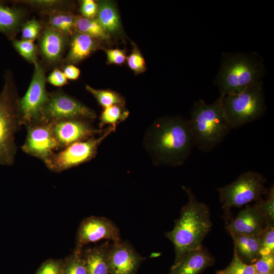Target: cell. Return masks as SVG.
Returning a JSON list of instances; mask_svg holds the SVG:
<instances>
[{"label":"cell","mask_w":274,"mask_h":274,"mask_svg":"<svg viewBox=\"0 0 274 274\" xmlns=\"http://www.w3.org/2000/svg\"><path fill=\"white\" fill-rule=\"evenodd\" d=\"M144 145L155 165H183L194 146L189 120L179 116L158 118L147 131Z\"/></svg>","instance_id":"1"},{"label":"cell","mask_w":274,"mask_h":274,"mask_svg":"<svg viewBox=\"0 0 274 274\" xmlns=\"http://www.w3.org/2000/svg\"><path fill=\"white\" fill-rule=\"evenodd\" d=\"M184 189L188 201L182 208L173 229L165 233L175 249V262L171 268L177 266L189 252L202 247L203 241L212 227L208 205L198 201L190 189Z\"/></svg>","instance_id":"2"},{"label":"cell","mask_w":274,"mask_h":274,"mask_svg":"<svg viewBox=\"0 0 274 274\" xmlns=\"http://www.w3.org/2000/svg\"><path fill=\"white\" fill-rule=\"evenodd\" d=\"M194 146L204 152L212 151L231 129L225 118L220 96L212 104L194 103L189 120Z\"/></svg>","instance_id":"3"},{"label":"cell","mask_w":274,"mask_h":274,"mask_svg":"<svg viewBox=\"0 0 274 274\" xmlns=\"http://www.w3.org/2000/svg\"><path fill=\"white\" fill-rule=\"evenodd\" d=\"M264 73L263 63L255 55L227 54L216 83L220 95L238 93L261 81Z\"/></svg>","instance_id":"4"},{"label":"cell","mask_w":274,"mask_h":274,"mask_svg":"<svg viewBox=\"0 0 274 274\" xmlns=\"http://www.w3.org/2000/svg\"><path fill=\"white\" fill-rule=\"evenodd\" d=\"M0 93V165H11L15 161L17 148L15 136L21 125L18 114L16 89L12 74L7 71Z\"/></svg>","instance_id":"5"},{"label":"cell","mask_w":274,"mask_h":274,"mask_svg":"<svg viewBox=\"0 0 274 274\" xmlns=\"http://www.w3.org/2000/svg\"><path fill=\"white\" fill-rule=\"evenodd\" d=\"M220 96L225 118L231 129L257 120L265 112L262 81L238 93Z\"/></svg>","instance_id":"6"},{"label":"cell","mask_w":274,"mask_h":274,"mask_svg":"<svg viewBox=\"0 0 274 274\" xmlns=\"http://www.w3.org/2000/svg\"><path fill=\"white\" fill-rule=\"evenodd\" d=\"M266 181L260 173L249 170L242 173L230 184L218 188L224 219L229 221L232 207L239 208L250 202L262 199V195L268 191L264 186Z\"/></svg>","instance_id":"7"},{"label":"cell","mask_w":274,"mask_h":274,"mask_svg":"<svg viewBox=\"0 0 274 274\" xmlns=\"http://www.w3.org/2000/svg\"><path fill=\"white\" fill-rule=\"evenodd\" d=\"M109 126L100 135L71 144L54 153L43 162L50 170L61 173L88 162L96 156L101 142L116 128Z\"/></svg>","instance_id":"8"},{"label":"cell","mask_w":274,"mask_h":274,"mask_svg":"<svg viewBox=\"0 0 274 274\" xmlns=\"http://www.w3.org/2000/svg\"><path fill=\"white\" fill-rule=\"evenodd\" d=\"M95 112L75 98L62 91L49 93L48 99L35 122L50 124L65 119H94Z\"/></svg>","instance_id":"9"},{"label":"cell","mask_w":274,"mask_h":274,"mask_svg":"<svg viewBox=\"0 0 274 274\" xmlns=\"http://www.w3.org/2000/svg\"><path fill=\"white\" fill-rule=\"evenodd\" d=\"M34 66L28 88L18 101L20 123L25 126L37 120L49 94L46 88L47 79L43 66L38 61L34 64Z\"/></svg>","instance_id":"10"},{"label":"cell","mask_w":274,"mask_h":274,"mask_svg":"<svg viewBox=\"0 0 274 274\" xmlns=\"http://www.w3.org/2000/svg\"><path fill=\"white\" fill-rule=\"evenodd\" d=\"M103 239L113 242L121 241L119 228L112 220L106 217H88L79 225L74 250L81 252L86 245Z\"/></svg>","instance_id":"11"},{"label":"cell","mask_w":274,"mask_h":274,"mask_svg":"<svg viewBox=\"0 0 274 274\" xmlns=\"http://www.w3.org/2000/svg\"><path fill=\"white\" fill-rule=\"evenodd\" d=\"M27 133L21 147L24 152L43 161L61 149L49 123L34 122L26 126Z\"/></svg>","instance_id":"12"},{"label":"cell","mask_w":274,"mask_h":274,"mask_svg":"<svg viewBox=\"0 0 274 274\" xmlns=\"http://www.w3.org/2000/svg\"><path fill=\"white\" fill-rule=\"evenodd\" d=\"M61 149L74 143L101 134L104 130L95 129L87 120L65 119L50 124Z\"/></svg>","instance_id":"13"},{"label":"cell","mask_w":274,"mask_h":274,"mask_svg":"<svg viewBox=\"0 0 274 274\" xmlns=\"http://www.w3.org/2000/svg\"><path fill=\"white\" fill-rule=\"evenodd\" d=\"M144 260L127 242L121 240L110 245L109 258L110 274H136Z\"/></svg>","instance_id":"14"},{"label":"cell","mask_w":274,"mask_h":274,"mask_svg":"<svg viewBox=\"0 0 274 274\" xmlns=\"http://www.w3.org/2000/svg\"><path fill=\"white\" fill-rule=\"evenodd\" d=\"M268 225L255 203L241 211L235 218L228 223L226 229L230 234L260 235Z\"/></svg>","instance_id":"15"},{"label":"cell","mask_w":274,"mask_h":274,"mask_svg":"<svg viewBox=\"0 0 274 274\" xmlns=\"http://www.w3.org/2000/svg\"><path fill=\"white\" fill-rule=\"evenodd\" d=\"M41 35L39 48L43 57L49 63L58 62L65 49L68 36L50 26L46 27Z\"/></svg>","instance_id":"16"},{"label":"cell","mask_w":274,"mask_h":274,"mask_svg":"<svg viewBox=\"0 0 274 274\" xmlns=\"http://www.w3.org/2000/svg\"><path fill=\"white\" fill-rule=\"evenodd\" d=\"M215 262L213 256L205 248L189 252L169 274H199Z\"/></svg>","instance_id":"17"},{"label":"cell","mask_w":274,"mask_h":274,"mask_svg":"<svg viewBox=\"0 0 274 274\" xmlns=\"http://www.w3.org/2000/svg\"><path fill=\"white\" fill-rule=\"evenodd\" d=\"M110 241L82 251L87 274H110L109 268Z\"/></svg>","instance_id":"18"},{"label":"cell","mask_w":274,"mask_h":274,"mask_svg":"<svg viewBox=\"0 0 274 274\" xmlns=\"http://www.w3.org/2000/svg\"><path fill=\"white\" fill-rule=\"evenodd\" d=\"M96 39L76 32L72 35L65 61L68 64L78 63L88 57L97 47Z\"/></svg>","instance_id":"19"},{"label":"cell","mask_w":274,"mask_h":274,"mask_svg":"<svg viewBox=\"0 0 274 274\" xmlns=\"http://www.w3.org/2000/svg\"><path fill=\"white\" fill-rule=\"evenodd\" d=\"M233 239L234 249L243 261L254 263L260 257V235L230 234Z\"/></svg>","instance_id":"20"},{"label":"cell","mask_w":274,"mask_h":274,"mask_svg":"<svg viewBox=\"0 0 274 274\" xmlns=\"http://www.w3.org/2000/svg\"><path fill=\"white\" fill-rule=\"evenodd\" d=\"M97 3L98 11L96 19L110 36L119 32L121 21L114 3L110 1H99Z\"/></svg>","instance_id":"21"},{"label":"cell","mask_w":274,"mask_h":274,"mask_svg":"<svg viewBox=\"0 0 274 274\" xmlns=\"http://www.w3.org/2000/svg\"><path fill=\"white\" fill-rule=\"evenodd\" d=\"M22 16L19 9L0 2V32L13 39L21 25Z\"/></svg>","instance_id":"22"},{"label":"cell","mask_w":274,"mask_h":274,"mask_svg":"<svg viewBox=\"0 0 274 274\" xmlns=\"http://www.w3.org/2000/svg\"><path fill=\"white\" fill-rule=\"evenodd\" d=\"M75 30L96 40H108L110 35L96 18H88L82 15L75 16Z\"/></svg>","instance_id":"23"},{"label":"cell","mask_w":274,"mask_h":274,"mask_svg":"<svg viewBox=\"0 0 274 274\" xmlns=\"http://www.w3.org/2000/svg\"><path fill=\"white\" fill-rule=\"evenodd\" d=\"M75 16L70 12L54 10L49 12V26L66 35H73L75 30Z\"/></svg>","instance_id":"24"},{"label":"cell","mask_w":274,"mask_h":274,"mask_svg":"<svg viewBox=\"0 0 274 274\" xmlns=\"http://www.w3.org/2000/svg\"><path fill=\"white\" fill-rule=\"evenodd\" d=\"M86 89L104 108L115 105L124 106L125 104L124 98L115 91L109 89H96L89 85H86Z\"/></svg>","instance_id":"25"},{"label":"cell","mask_w":274,"mask_h":274,"mask_svg":"<svg viewBox=\"0 0 274 274\" xmlns=\"http://www.w3.org/2000/svg\"><path fill=\"white\" fill-rule=\"evenodd\" d=\"M128 115L129 112L124 109V106L115 105L104 108L99 117V128L101 129L107 124L117 126Z\"/></svg>","instance_id":"26"},{"label":"cell","mask_w":274,"mask_h":274,"mask_svg":"<svg viewBox=\"0 0 274 274\" xmlns=\"http://www.w3.org/2000/svg\"><path fill=\"white\" fill-rule=\"evenodd\" d=\"M63 260L62 274H87L82 251L77 252L73 250Z\"/></svg>","instance_id":"27"},{"label":"cell","mask_w":274,"mask_h":274,"mask_svg":"<svg viewBox=\"0 0 274 274\" xmlns=\"http://www.w3.org/2000/svg\"><path fill=\"white\" fill-rule=\"evenodd\" d=\"M257 272L253 264H248L243 261L234 249L232 260L225 268L218 270L217 274H256Z\"/></svg>","instance_id":"28"},{"label":"cell","mask_w":274,"mask_h":274,"mask_svg":"<svg viewBox=\"0 0 274 274\" xmlns=\"http://www.w3.org/2000/svg\"><path fill=\"white\" fill-rule=\"evenodd\" d=\"M12 44L16 51L26 60L35 64L37 61V48L33 41L13 39Z\"/></svg>","instance_id":"29"},{"label":"cell","mask_w":274,"mask_h":274,"mask_svg":"<svg viewBox=\"0 0 274 274\" xmlns=\"http://www.w3.org/2000/svg\"><path fill=\"white\" fill-rule=\"evenodd\" d=\"M268 196L265 200L261 199L256 202L261 213L268 224L274 222V188L271 186L267 192Z\"/></svg>","instance_id":"30"},{"label":"cell","mask_w":274,"mask_h":274,"mask_svg":"<svg viewBox=\"0 0 274 274\" xmlns=\"http://www.w3.org/2000/svg\"><path fill=\"white\" fill-rule=\"evenodd\" d=\"M260 237V255L274 254L273 224L268 225Z\"/></svg>","instance_id":"31"},{"label":"cell","mask_w":274,"mask_h":274,"mask_svg":"<svg viewBox=\"0 0 274 274\" xmlns=\"http://www.w3.org/2000/svg\"><path fill=\"white\" fill-rule=\"evenodd\" d=\"M63 266V259H47L40 265L35 274H62Z\"/></svg>","instance_id":"32"},{"label":"cell","mask_w":274,"mask_h":274,"mask_svg":"<svg viewBox=\"0 0 274 274\" xmlns=\"http://www.w3.org/2000/svg\"><path fill=\"white\" fill-rule=\"evenodd\" d=\"M126 60L128 67L136 74L141 73L145 71L146 62L138 48H133L131 53L126 58Z\"/></svg>","instance_id":"33"},{"label":"cell","mask_w":274,"mask_h":274,"mask_svg":"<svg viewBox=\"0 0 274 274\" xmlns=\"http://www.w3.org/2000/svg\"><path fill=\"white\" fill-rule=\"evenodd\" d=\"M42 29L40 22L36 20H30L21 27V34L23 39L33 41L38 38Z\"/></svg>","instance_id":"34"},{"label":"cell","mask_w":274,"mask_h":274,"mask_svg":"<svg viewBox=\"0 0 274 274\" xmlns=\"http://www.w3.org/2000/svg\"><path fill=\"white\" fill-rule=\"evenodd\" d=\"M257 272L268 273L274 271V254L260 256L253 264Z\"/></svg>","instance_id":"35"},{"label":"cell","mask_w":274,"mask_h":274,"mask_svg":"<svg viewBox=\"0 0 274 274\" xmlns=\"http://www.w3.org/2000/svg\"><path fill=\"white\" fill-rule=\"evenodd\" d=\"M22 2L33 7L47 10H51L50 12L58 10L64 3L63 1L56 0L25 1Z\"/></svg>","instance_id":"36"},{"label":"cell","mask_w":274,"mask_h":274,"mask_svg":"<svg viewBox=\"0 0 274 274\" xmlns=\"http://www.w3.org/2000/svg\"><path fill=\"white\" fill-rule=\"evenodd\" d=\"M80 10L82 16L88 18H95L98 11L97 3L93 0H83Z\"/></svg>","instance_id":"37"},{"label":"cell","mask_w":274,"mask_h":274,"mask_svg":"<svg viewBox=\"0 0 274 274\" xmlns=\"http://www.w3.org/2000/svg\"><path fill=\"white\" fill-rule=\"evenodd\" d=\"M107 62L110 64H121L126 60L124 51L119 49L106 50Z\"/></svg>","instance_id":"38"},{"label":"cell","mask_w":274,"mask_h":274,"mask_svg":"<svg viewBox=\"0 0 274 274\" xmlns=\"http://www.w3.org/2000/svg\"><path fill=\"white\" fill-rule=\"evenodd\" d=\"M51 85L56 87H61L67 83V79L63 72L58 68H55L46 79Z\"/></svg>","instance_id":"39"},{"label":"cell","mask_w":274,"mask_h":274,"mask_svg":"<svg viewBox=\"0 0 274 274\" xmlns=\"http://www.w3.org/2000/svg\"><path fill=\"white\" fill-rule=\"evenodd\" d=\"M64 75L68 80L77 79L80 74V70L74 64H68L63 69Z\"/></svg>","instance_id":"40"},{"label":"cell","mask_w":274,"mask_h":274,"mask_svg":"<svg viewBox=\"0 0 274 274\" xmlns=\"http://www.w3.org/2000/svg\"><path fill=\"white\" fill-rule=\"evenodd\" d=\"M256 274H274L273 272H268V273H260V272H256Z\"/></svg>","instance_id":"41"}]
</instances>
